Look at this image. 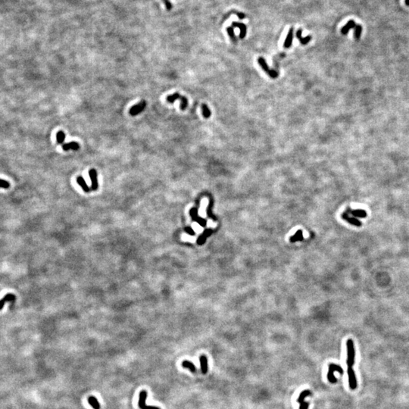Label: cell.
Instances as JSON below:
<instances>
[{"label":"cell","instance_id":"obj_1","mask_svg":"<svg viewBox=\"0 0 409 409\" xmlns=\"http://www.w3.org/2000/svg\"><path fill=\"white\" fill-rule=\"evenodd\" d=\"M346 348H347V359H346V364L348 367H353L355 364V349L352 340L349 339L346 342Z\"/></svg>","mask_w":409,"mask_h":409},{"label":"cell","instance_id":"obj_2","mask_svg":"<svg viewBox=\"0 0 409 409\" xmlns=\"http://www.w3.org/2000/svg\"><path fill=\"white\" fill-rule=\"evenodd\" d=\"M335 371L339 372L341 375H342L344 374V371L342 368V367L337 365L336 364H330L328 373H327V379H328L329 382L331 383V384H336L337 382V379L334 376Z\"/></svg>","mask_w":409,"mask_h":409},{"label":"cell","instance_id":"obj_3","mask_svg":"<svg viewBox=\"0 0 409 409\" xmlns=\"http://www.w3.org/2000/svg\"><path fill=\"white\" fill-rule=\"evenodd\" d=\"M258 62H259V64H260L261 68H262L263 71L268 74L269 77H271L273 79L277 78L279 74H278L277 71H276L275 70H271L269 68L268 64H267L266 62V60H265L263 57H259V58H258Z\"/></svg>","mask_w":409,"mask_h":409},{"label":"cell","instance_id":"obj_4","mask_svg":"<svg viewBox=\"0 0 409 409\" xmlns=\"http://www.w3.org/2000/svg\"><path fill=\"white\" fill-rule=\"evenodd\" d=\"M177 99H180V100H181L180 108H181V110H185L186 108H187L188 105L187 99L186 98L185 96H182V95H180L179 93H175L173 94V95H168V96L167 97V101L170 103H174V101L177 100Z\"/></svg>","mask_w":409,"mask_h":409},{"label":"cell","instance_id":"obj_5","mask_svg":"<svg viewBox=\"0 0 409 409\" xmlns=\"http://www.w3.org/2000/svg\"><path fill=\"white\" fill-rule=\"evenodd\" d=\"M348 377H349V387L351 390H355L357 388V379L355 376V371L353 370L352 367H348L347 369Z\"/></svg>","mask_w":409,"mask_h":409},{"label":"cell","instance_id":"obj_6","mask_svg":"<svg viewBox=\"0 0 409 409\" xmlns=\"http://www.w3.org/2000/svg\"><path fill=\"white\" fill-rule=\"evenodd\" d=\"M147 398V392L145 390H143L139 393V407L140 409H160L158 407L155 406H148L145 404V399Z\"/></svg>","mask_w":409,"mask_h":409},{"label":"cell","instance_id":"obj_7","mask_svg":"<svg viewBox=\"0 0 409 409\" xmlns=\"http://www.w3.org/2000/svg\"><path fill=\"white\" fill-rule=\"evenodd\" d=\"M189 215H190L191 217H192L193 221H196L198 223L199 225L202 226H204L206 225V220L202 218L199 216H198V209L196 208H193V209H190L189 211Z\"/></svg>","mask_w":409,"mask_h":409},{"label":"cell","instance_id":"obj_8","mask_svg":"<svg viewBox=\"0 0 409 409\" xmlns=\"http://www.w3.org/2000/svg\"><path fill=\"white\" fill-rule=\"evenodd\" d=\"M145 106H146V102H145L144 100H143L142 102H139V104L135 105V106H134L131 108H130V115L131 116H136L139 115V113H141V112L145 109Z\"/></svg>","mask_w":409,"mask_h":409},{"label":"cell","instance_id":"obj_9","mask_svg":"<svg viewBox=\"0 0 409 409\" xmlns=\"http://www.w3.org/2000/svg\"><path fill=\"white\" fill-rule=\"evenodd\" d=\"M342 218L344 219V220L346 221L349 224H352V225L355 226H362V223L357 219L356 217H350L349 215L347 212H344L342 214Z\"/></svg>","mask_w":409,"mask_h":409},{"label":"cell","instance_id":"obj_10","mask_svg":"<svg viewBox=\"0 0 409 409\" xmlns=\"http://www.w3.org/2000/svg\"><path fill=\"white\" fill-rule=\"evenodd\" d=\"M232 27L234 28V27H237V28L239 29L240 30V33H239V37L241 40L244 39L246 37V34H247V27L245 24L241 23V22H233L232 23Z\"/></svg>","mask_w":409,"mask_h":409},{"label":"cell","instance_id":"obj_11","mask_svg":"<svg viewBox=\"0 0 409 409\" xmlns=\"http://www.w3.org/2000/svg\"><path fill=\"white\" fill-rule=\"evenodd\" d=\"M346 212H347L349 215H352L354 217H360V218H364L367 217L368 214L367 211L363 209H352L350 208H348L346 209Z\"/></svg>","mask_w":409,"mask_h":409},{"label":"cell","instance_id":"obj_12","mask_svg":"<svg viewBox=\"0 0 409 409\" xmlns=\"http://www.w3.org/2000/svg\"><path fill=\"white\" fill-rule=\"evenodd\" d=\"M89 174L92 182L91 189H93V191H95L97 189H98V180H97L96 171H95V169H92V170L90 171Z\"/></svg>","mask_w":409,"mask_h":409},{"label":"cell","instance_id":"obj_13","mask_svg":"<svg viewBox=\"0 0 409 409\" xmlns=\"http://www.w3.org/2000/svg\"><path fill=\"white\" fill-rule=\"evenodd\" d=\"M211 233H212V230L211 229L204 230L203 233L199 236V237L198 239H197V242H196L197 244L199 245V246L203 245L204 243H205L206 239H207L209 237H210V236L211 235Z\"/></svg>","mask_w":409,"mask_h":409},{"label":"cell","instance_id":"obj_14","mask_svg":"<svg viewBox=\"0 0 409 409\" xmlns=\"http://www.w3.org/2000/svg\"><path fill=\"white\" fill-rule=\"evenodd\" d=\"M293 35H294V27H291L288 31V34H287V36L286 37L285 42H284V47L286 49H289V48H290L291 46H292V40H293Z\"/></svg>","mask_w":409,"mask_h":409},{"label":"cell","instance_id":"obj_15","mask_svg":"<svg viewBox=\"0 0 409 409\" xmlns=\"http://www.w3.org/2000/svg\"><path fill=\"white\" fill-rule=\"evenodd\" d=\"M16 296L12 293H8L7 295L0 300V310L3 308L5 304L6 303H10V302H14L15 300Z\"/></svg>","mask_w":409,"mask_h":409},{"label":"cell","instance_id":"obj_16","mask_svg":"<svg viewBox=\"0 0 409 409\" xmlns=\"http://www.w3.org/2000/svg\"><path fill=\"white\" fill-rule=\"evenodd\" d=\"M302 33H303V30H302V29H298L297 32H296V37H297L298 41L301 43L302 45H307V44L311 41V36L309 35V36H305V37H303V36H302Z\"/></svg>","mask_w":409,"mask_h":409},{"label":"cell","instance_id":"obj_17","mask_svg":"<svg viewBox=\"0 0 409 409\" xmlns=\"http://www.w3.org/2000/svg\"><path fill=\"white\" fill-rule=\"evenodd\" d=\"M356 25H357L355 23V21H354L353 20H350L349 21H348V23L346 24L345 26L342 27V30H341V33H342V34L346 35L351 29L352 28L355 29V27H356Z\"/></svg>","mask_w":409,"mask_h":409},{"label":"cell","instance_id":"obj_18","mask_svg":"<svg viewBox=\"0 0 409 409\" xmlns=\"http://www.w3.org/2000/svg\"><path fill=\"white\" fill-rule=\"evenodd\" d=\"M62 149H63L64 151H68V150L77 151L79 149H80V145H79L78 143H77V142H71V143H65V144H64L62 145Z\"/></svg>","mask_w":409,"mask_h":409},{"label":"cell","instance_id":"obj_19","mask_svg":"<svg viewBox=\"0 0 409 409\" xmlns=\"http://www.w3.org/2000/svg\"><path fill=\"white\" fill-rule=\"evenodd\" d=\"M200 365H201V370H202V372L203 374H205L206 373L208 372V358L205 355H201L200 358Z\"/></svg>","mask_w":409,"mask_h":409},{"label":"cell","instance_id":"obj_20","mask_svg":"<svg viewBox=\"0 0 409 409\" xmlns=\"http://www.w3.org/2000/svg\"><path fill=\"white\" fill-rule=\"evenodd\" d=\"M311 395V392L309 390H304V391L302 392L301 393H300L299 396H298V399H297V401L298 403H299V405H303V403L305 401V398L308 396V395Z\"/></svg>","mask_w":409,"mask_h":409},{"label":"cell","instance_id":"obj_21","mask_svg":"<svg viewBox=\"0 0 409 409\" xmlns=\"http://www.w3.org/2000/svg\"><path fill=\"white\" fill-rule=\"evenodd\" d=\"M88 402H89V404L91 405L94 409H100L101 408L99 401L97 400L96 398L93 396V395H90V396L88 398Z\"/></svg>","mask_w":409,"mask_h":409},{"label":"cell","instance_id":"obj_22","mask_svg":"<svg viewBox=\"0 0 409 409\" xmlns=\"http://www.w3.org/2000/svg\"><path fill=\"white\" fill-rule=\"evenodd\" d=\"M77 183H78L81 187H82V189H84V192H86V193H89L90 192V189L89 188V187H88V185L86 184V181L84 180V179L82 177H78L77 178Z\"/></svg>","mask_w":409,"mask_h":409},{"label":"cell","instance_id":"obj_23","mask_svg":"<svg viewBox=\"0 0 409 409\" xmlns=\"http://www.w3.org/2000/svg\"><path fill=\"white\" fill-rule=\"evenodd\" d=\"M182 365H183V368L189 369V371H190L191 372H193V373H195V372H196V366L194 365V364H193V362H189V361H187V360L183 361V363H182Z\"/></svg>","mask_w":409,"mask_h":409},{"label":"cell","instance_id":"obj_24","mask_svg":"<svg viewBox=\"0 0 409 409\" xmlns=\"http://www.w3.org/2000/svg\"><path fill=\"white\" fill-rule=\"evenodd\" d=\"M290 242L291 243H296L297 241H302L303 239V231L302 230H298L297 232L296 233V234L290 237Z\"/></svg>","mask_w":409,"mask_h":409},{"label":"cell","instance_id":"obj_25","mask_svg":"<svg viewBox=\"0 0 409 409\" xmlns=\"http://www.w3.org/2000/svg\"><path fill=\"white\" fill-rule=\"evenodd\" d=\"M202 115L204 116V118H209L211 115V110L209 109V108L208 107V106L206 104H202Z\"/></svg>","mask_w":409,"mask_h":409},{"label":"cell","instance_id":"obj_26","mask_svg":"<svg viewBox=\"0 0 409 409\" xmlns=\"http://www.w3.org/2000/svg\"><path fill=\"white\" fill-rule=\"evenodd\" d=\"M226 32H227L228 35H229L230 39H231L232 42H233V43H237V36H236V35H235L234 30H233V27H232V26H230V27H228L227 28H226Z\"/></svg>","mask_w":409,"mask_h":409},{"label":"cell","instance_id":"obj_27","mask_svg":"<svg viewBox=\"0 0 409 409\" xmlns=\"http://www.w3.org/2000/svg\"><path fill=\"white\" fill-rule=\"evenodd\" d=\"M65 139V134L63 131H59L56 134V140L58 144H62Z\"/></svg>","mask_w":409,"mask_h":409},{"label":"cell","instance_id":"obj_28","mask_svg":"<svg viewBox=\"0 0 409 409\" xmlns=\"http://www.w3.org/2000/svg\"><path fill=\"white\" fill-rule=\"evenodd\" d=\"M212 205H213V199H212V197L210 196L209 204V206H208V208H207V214H208V215H209L210 217H211V218H213L214 220H215V217L213 216L212 213H211V207H212Z\"/></svg>","mask_w":409,"mask_h":409},{"label":"cell","instance_id":"obj_29","mask_svg":"<svg viewBox=\"0 0 409 409\" xmlns=\"http://www.w3.org/2000/svg\"><path fill=\"white\" fill-rule=\"evenodd\" d=\"M354 30H355V34H354V36H355V38L356 39V40H359L362 31V26L356 25V27H355V28L354 29Z\"/></svg>","mask_w":409,"mask_h":409},{"label":"cell","instance_id":"obj_30","mask_svg":"<svg viewBox=\"0 0 409 409\" xmlns=\"http://www.w3.org/2000/svg\"><path fill=\"white\" fill-rule=\"evenodd\" d=\"M10 187V184L8 181L5 180H2L0 179V188H3V189H8V188Z\"/></svg>","mask_w":409,"mask_h":409},{"label":"cell","instance_id":"obj_31","mask_svg":"<svg viewBox=\"0 0 409 409\" xmlns=\"http://www.w3.org/2000/svg\"><path fill=\"white\" fill-rule=\"evenodd\" d=\"M162 2H163L164 5H165V8H166L167 11H171L172 9L173 5L169 0H162Z\"/></svg>","mask_w":409,"mask_h":409},{"label":"cell","instance_id":"obj_32","mask_svg":"<svg viewBox=\"0 0 409 409\" xmlns=\"http://www.w3.org/2000/svg\"><path fill=\"white\" fill-rule=\"evenodd\" d=\"M184 230H185V232H187V233H188L189 235H191V236L195 235L194 230H193L190 226H186V227L184 228Z\"/></svg>","mask_w":409,"mask_h":409},{"label":"cell","instance_id":"obj_33","mask_svg":"<svg viewBox=\"0 0 409 409\" xmlns=\"http://www.w3.org/2000/svg\"><path fill=\"white\" fill-rule=\"evenodd\" d=\"M237 17H238L239 19H244V18L246 17V14L243 12H238L237 13Z\"/></svg>","mask_w":409,"mask_h":409},{"label":"cell","instance_id":"obj_34","mask_svg":"<svg viewBox=\"0 0 409 409\" xmlns=\"http://www.w3.org/2000/svg\"><path fill=\"white\" fill-rule=\"evenodd\" d=\"M405 2H406L407 5H409V0H405Z\"/></svg>","mask_w":409,"mask_h":409}]
</instances>
